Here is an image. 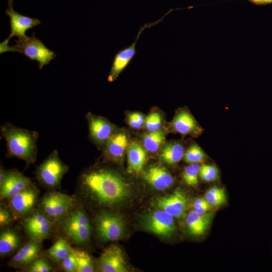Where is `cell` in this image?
Returning <instances> with one entry per match:
<instances>
[{
	"label": "cell",
	"mask_w": 272,
	"mask_h": 272,
	"mask_svg": "<svg viewBox=\"0 0 272 272\" xmlns=\"http://www.w3.org/2000/svg\"><path fill=\"white\" fill-rule=\"evenodd\" d=\"M81 186L99 203L111 205L127 197L130 193L128 184L117 173L101 169L84 173Z\"/></svg>",
	"instance_id": "1"
},
{
	"label": "cell",
	"mask_w": 272,
	"mask_h": 272,
	"mask_svg": "<svg viewBox=\"0 0 272 272\" xmlns=\"http://www.w3.org/2000/svg\"><path fill=\"white\" fill-rule=\"evenodd\" d=\"M1 133L6 142L7 154L25 161L27 164L35 162L37 154L38 133L6 123L1 126Z\"/></svg>",
	"instance_id": "2"
},
{
	"label": "cell",
	"mask_w": 272,
	"mask_h": 272,
	"mask_svg": "<svg viewBox=\"0 0 272 272\" xmlns=\"http://www.w3.org/2000/svg\"><path fill=\"white\" fill-rule=\"evenodd\" d=\"M68 167L60 159L56 151H53L38 167L36 177L43 185L50 188L59 185Z\"/></svg>",
	"instance_id": "3"
},
{
	"label": "cell",
	"mask_w": 272,
	"mask_h": 272,
	"mask_svg": "<svg viewBox=\"0 0 272 272\" xmlns=\"http://www.w3.org/2000/svg\"><path fill=\"white\" fill-rule=\"evenodd\" d=\"M15 41L16 45L11 46V51L23 53L31 60L38 61L40 70L44 65L49 64L56 57L55 52L46 47L43 42L35 36L34 33L30 37Z\"/></svg>",
	"instance_id": "4"
},
{
	"label": "cell",
	"mask_w": 272,
	"mask_h": 272,
	"mask_svg": "<svg viewBox=\"0 0 272 272\" xmlns=\"http://www.w3.org/2000/svg\"><path fill=\"white\" fill-rule=\"evenodd\" d=\"M64 234L74 242L84 244L90 239L91 225L85 213L77 209L66 215L62 224Z\"/></svg>",
	"instance_id": "5"
},
{
	"label": "cell",
	"mask_w": 272,
	"mask_h": 272,
	"mask_svg": "<svg viewBox=\"0 0 272 272\" xmlns=\"http://www.w3.org/2000/svg\"><path fill=\"white\" fill-rule=\"evenodd\" d=\"M97 233L103 241H115L123 235L124 224L118 215L102 212L95 218Z\"/></svg>",
	"instance_id": "6"
},
{
	"label": "cell",
	"mask_w": 272,
	"mask_h": 272,
	"mask_svg": "<svg viewBox=\"0 0 272 272\" xmlns=\"http://www.w3.org/2000/svg\"><path fill=\"white\" fill-rule=\"evenodd\" d=\"M74 203L70 195L59 191H52L46 194L41 201L43 212L50 219L58 220L69 213Z\"/></svg>",
	"instance_id": "7"
},
{
	"label": "cell",
	"mask_w": 272,
	"mask_h": 272,
	"mask_svg": "<svg viewBox=\"0 0 272 272\" xmlns=\"http://www.w3.org/2000/svg\"><path fill=\"white\" fill-rule=\"evenodd\" d=\"M13 0H9L8 8L5 11L6 15L9 16L10 19L11 33L7 39L1 45H8L9 41L13 36L18 37L19 40H24L28 37L26 32L41 24L40 21L36 18H32L20 14L13 9Z\"/></svg>",
	"instance_id": "8"
},
{
	"label": "cell",
	"mask_w": 272,
	"mask_h": 272,
	"mask_svg": "<svg viewBox=\"0 0 272 272\" xmlns=\"http://www.w3.org/2000/svg\"><path fill=\"white\" fill-rule=\"evenodd\" d=\"M142 223L146 230L163 237H170L176 230L174 217L163 210L146 215Z\"/></svg>",
	"instance_id": "9"
},
{
	"label": "cell",
	"mask_w": 272,
	"mask_h": 272,
	"mask_svg": "<svg viewBox=\"0 0 272 272\" xmlns=\"http://www.w3.org/2000/svg\"><path fill=\"white\" fill-rule=\"evenodd\" d=\"M162 18L158 21L151 23H147L141 26L134 42L128 47L120 50L115 54L108 77L107 80L108 82H112L116 80L120 73L132 60L137 52L135 49L137 42L144 30L156 25L162 20Z\"/></svg>",
	"instance_id": "10"
},
{
	"label": "cell",
	"mask_w": 272,
	"mask_h": 272,
	"mask_svg": "<svg viewBox=\"0 0 272 272\" xmlns=\"http://www.w3.org/2000/svg\"><path fill=\"white\" fill-rule=\"evenodd\" d=\"M24 227L31 239L41 242L48 238L52 232L50 219L43 213L33 211L25 220Z\"/></svg>",
	"instance_id": "11"
},
{
	"label": "cell",
	"mask_w": 272,
	"mask_h": 272,
	"mask_svg": "<svg viewBox=\"0 0 272 272\" xmlns=\"http://www.w3.org/2000/svg\"><path fill=\"white\" fill-rule=\"evenodd\" d=\"M99 265L102 272L128 271L123 252L115 244H112L104 250L99 258Z\"/></svg>",
	"instance_id": "12"
},
{
	"label": "cell",
	"mask_w": 272,
	"mask_h": 272,
	"mask_svg": "<svg viewBox=\"0 0 272 272\" xmlns=\"http://www.w3.org/2000/svg\"><path fill=\"white\" fill-rule=\"evenodd\" d=\"M31 185L28 177L16 170L6 171L5 179L0 185L1 200L11 198Z\"/></svg>",
	"instance_id": "13"
},
{
	"label": "cell",
	"mask_w": 272,
	"mask_h": 272,
	"mask_svg": "<svg viewBox=\"0 0 272 272\" xmlns=\"http://www.w3.org/2000/svg\"><path fill=\"white\" fill-rule=\"evenodd\" d=\"M86 117L91 139L99 146L105 145L114 133L113 125L106 119L91 113H88Z\"/></svg>",
	"instance_id": "14"
},
{
	"label": "cell",
	"mask_w": 272,
	"mask_h": 272,
	"mask_svg": "<svg viewBox=\"0 0 272 272\" xmlns=\"http://www.w3.org/2000/svg\"><path fill=\"white\" fill-rule=\"evenodd\" d=\"M187 198L180 190H175L173 194L157 199L156 205L174 217L179 218L185 212L187 206Z\"/></svg>",
	"instance_id": "15"
},
{
	"label": "cell",
	"mask_w": 272,
	"mask_h": 272,
	"mask_svg": "<svg viewBox=\"0 0 272 272\" xmlns=\"http://www.w3.org/2000/svg\"><path fill=\"white\" fill-rule=\"evenodd\" d=\"M37 195V189L31 185L10 198V209L18 216L26 214L34 206Z\"/></svg>",
	"instance_id": "16"
},
{
	"label": "cell",
	"mask_w": 272,
	"mask_h": 272,
	"mask_svg": "<svg viewBox=\"0 0 272 272\" xmlns=\"http://www.w3.org/2000/svg\"><path fill=\"white\" fill-rule=\"evenodd\" d=\"M40 251V242L30 239L18 251L9 264L11 266L18 268L25 267L37 259Z\"/></svg>",
	"instance_id": "17"
},
{
	"label": "cell",
	"mask_w": 272,
	"mask_h": 272,
	"mask_svg": "<svg viewBox=\"0 0 272 272\" xmlns=\"http://www.w3.org/2000/svg\"><path fill=\"white\" fill-rule=\"evenodd\" d=\"M145 180L154 188L164 190L174 182L173 176L164 167L154 165L150 167L144 173Z\"/></svg>",
	"instance_id": "18"
},
{
	"label": "cell",
	"mask_w": 272,
	"mask_h": 272,
	"mask_svg": "<svg viewBox=\"0 0 272 272\" xmlns=\"http://www.w3.org/2000/svg\"><path fill=\"white\" fill-rule=\"evenodd\" d=\"M128 146V139L123 132L113 133L105 145L106 156L115 162H120L123 160Z\"/></svg>",
	"instance_id": "19"
},
{
	"label": "cell",
	"mask_w": 272,
	"mask_h": 272,
	"mask_svg": "<svg viewBox=\"0 0 272 272\" xmlns=\"http://www.w3.org/2000/svg\"><path fill=\"white\" fill-rule=\"evenodd\" d=\"M172 127L182 134H197L201 132L200 127L193 116L186 111L179 112L174 118Z\"/></svg>",
	"instance_id": "20"
},
{
	"label": "cell",
	"mask_w": 272,
	"mask_h": 272,
	"mask_svg": "<svg viewBox=\"0 0 272 272\" xmlns=\"http://www.w3.org/2000/svg\"><path fill=\"white\" fill-rule=\"evenodd\" d=\"M213 217L212 213L200 215L194 210L190 212L186 218V224L189 233L195 236L203 234Z\"/></svg>",
	"instance_id": "21"
},
{
	"label": "cell",
	"mask_w": 272,
	"mask_h": 272,
	"mask_svg": "<svg viewBox=\"0 0 272 272\" xmlns=\"http://www.w3.org/2000/svg\"><path fill=\"white\" fill-rule=\"evenodd\" d=\"M128 171L130 173L141 171L147 160V153L137 142L129 144L127 151Z\"/></svg>",
	"instance_id": "22"
},
{
	"label": "cell",
	"mask_w": 272,
	"mask_h": 272,
	"mask_svg": "<svg viewBox=\"0 0 272 272\" xmlns=\"http://www.w3.org/2000/svg\"><path fill=\"white\" fill-rule=\"evenodd\" d=\"M21 239L18 233L12 229H6L0 235V254L7 255L14 252L19 246Z\"/></svg>",
	"instance_id": "23"
},
{
	"label": "cell",
	"mask_w": 272,
	"mask_h": 272,
	"mask_svg": "<svg viewBox=\"0 0 272 272\" xmlns=\"http://www.w3.org/2000/svg\"><path fill=\"white\" fill-rule=\"evenodd\" d=\"M72 249L67 241L64 238H60L46 251L45 255L55 263H61L70 254Z\"/></svg>",
	"instance_id": "24"
},
{
	"label": "cell",
	"mask_w": 272,
	"mask_h": 272,
	"mask_svg": "<svg viewBox=\"0 0 272 272\" xmlns=\"http://www.w3.org/2000/svg\"><path fill=\"white\" fill-rule=\"evenodd\" d=\"M184 149L180 143L174 142L167 144L164 147L161 158L165 163L174 165L178 163L183 157Z\"/></svg>",
	"instance_id": "25"
},
{
	"label": "cell",
	"mask_w": 272,
	"mask_h": 272,
	"mask_svg": "<svg viewBox=\"0 0 272 272\" xmlns=\"http://www.w3.org/2000/svg\"><path fill=\"white\" fill-rule=\"evenodd\" d=\"M165 140V134L163 131L157 130L145 134L143 142L145 148L150 152L158 150Z\"/></svg>",
	"instance_id": "26"
},
{
	"label": "cell",
	"mask_w": 272,
	"mask_h": 272,
	"mask_svg": "<svg viewBox=\"0 0 272 272\" xmlns=\"http://www.w3.org/2000/svg\"><path fill=\"white\" fill-rule=\"evenodd\" d=\"M76 269L77 272H92L94 265L91 256L87 252L76 251Z\"/></svg>",
	"instance_id": "27"
},
{
	"label": "cell",
	"mask_w": 272,
	"mask_h": 272,
	"mask_svg": "<svg viewBox=\"0 0 272 272\" xmlns=\"http://www.w3.org/2000/svg\"><path fill=\"white\" fill-rule=\"evenodd\" d=\"M184 160L189 164L201 163L205 161L206 155L197 145H191L183 156Z\"/></svg>",
	"instance_id": "28"
},
{
	"label": "cell",
	"mask_w": 272,
	"mask_h": 272,
	"mask_svg": "<svg viewBox=\"0 0 272 272\" xmlns=\"http://www.w3.org/2000/svg\"><path fill=\"white\" fill-rule=\"evenodd\" d=\"M200 166L197 163L190 164L184 169L183 177L185 182L188 185L197 186L198 184V176Z\"/></svg>",
	"instance_id": "29"
},
{
	"label": "cell",
	"mask_w": 272,
	"mask_h": 272,
	"mask_svg": "<svg viewBox=\"0 0 272 272\" xmlns=\"http://www.w3.org/2000/svg\"><path fill=\"white\" fill-rule=\"evenodd\" d=\"M199 175L205 181L211 182L217 180L219 177L218 169L214 165L203 164L200 167Z\"/></svg>",
	"instance_id": "30"
},
{
	"label": "cell",
	"mask_w": 272,
	"mask_h": 272,
	"mask_svg": "<svg viewBox=\"0 0 272 272\" xmlns=\"http://www.w3.org/2000/svg\"><path fill=\"white\" fill-rule=\"evenodd\" d=\"M146 129L149 131L159 130L162 124V118L158 112H153L145 119L144 122Z\"/></svg>",
	"instance_id": "31"
},
{
	"label": "cell",
	"mask_w": 272,
	"mask_h": 272,
	"mask_svg": "<svg viewBox=\"0 0 272 272\" xmlns=\"http://www.w3.org/2000/svg\"><path fill=\"white\" fill-rule=\"evenodd\" d=\"M76 249L72 248L70 254L61 262L63 270L66 272H76Z\"/></svg>",
	"instance_id": "32"
},
{
	"label": "cell",
	"mask_w": 272,
	"mask_h": 272,
	"mask_svg": "<svg viewBox=\"0 0 272 272\" xmlns=\"http://www.w3.org/2000/svg\"><path fill=\"white\" fill-rule=\"evenodd\" d=\"M52 270V266L45 259H35L28 269L30 272H49Z\"/></svg>",
	"instance_id": "33"
},
{
	"label": "cell",
	"mask_w": 272,
	"mask_h": 272,
	"mask_svg": "<svg viewBox=\"0 0 272 272\" xmlns=\"http://www.w3.org/2000/svg\"><path fill=\"white\" fill-rule=\"evenodd\" d=\"M205 197L212 206H219L224 204L226 201V194H217L207 191Z\"/></svg>",
	"instance_id": "34"
},
{
	"label": "cell",
	"mask_w": 272,
	"mask_h": 272,
	"mask_svg": "<svg viewBox=\"0 0 272 272\" xmlns=\"http://www.w3.org/2000/svg\"><path fill=\"white\" fill-rule=\"evenodd\" d=\"M13 217L10 210L3 203H1L0 207V226L4 227L9 225L12 221Z\"/></svg>",
	"instance_id": "35"
},
{
	"label": "cell",
	"mask_w": 272,
	"mask_h": 272,
	"mask_svg": "<svg viewBox=\"0 0 272 272\" xmlns=\"http://www.w3.org/2000/svg\"><path fill=\"white\" fill-rule=\"evenodd\" d=\"M129 125L134 128H140L145 122L144 116L138 112L132 113L128 117Z\"/></svg>",
	"instance_id": "36"
},
{
	"label": "cell",
	"mask_w": 272,
	"mask_h": 272,
	"mask_svg": "<svg viewBox=\"0 0 272 272\" xmlns=\"http://www.w3.org/2000/svg\"><path fill=\"white\" fill-rule=\"evenodd\" d=\"M212 208V206L209 202H208L201 207L194 209V211L198 214L202 215L210 210Z\"/></svg>",
	"instance_id": "37"
},
{
	"label": "cell",
	"mask_w": 272,
	"mask_h": 272,
	"mask_svg": "<svg viewBox=\"0 0 272 272\" xmlns=\"http://www.w3.org/2000/svg\"><path fill=\"white\" fill-rule=\"evenodd\" d=\"M208 202V201L207 200L205 197H201V198H197L194 202V203L193 205V208L194 209L198 208Z\"/></svg>",
	"instance_id": "38"
},
{
	"label": "cell",
	"mask_w": 272,
	"mask_h": 272,
	"mask_svg": "<svg viewBox=\"0 0 272 272\" xmlns=\"http://www.w3.org/2000/svg\"><path fill=\"white\" fill-rule=\"evenodd\" d=\"M253 3L259 5L272 4V0H249Z\"/></svg>",
	"instance_id": "39"
},
{
	"label": "cell",
	"mask_w": 272,
	"mask_h": 272,
	"mask_svg": "<svg viewBox=\"0 0 272 272\" xmlns=\"http://www.w3.org/2000/svg\"><path fill=\"white\" fill-rule=\"evenodd\" d=\"M6 174V171L4 169L1 167L0 170V185L2 184Z\"/></svg>",
	"instance_id": "40"
}]
</instances>
